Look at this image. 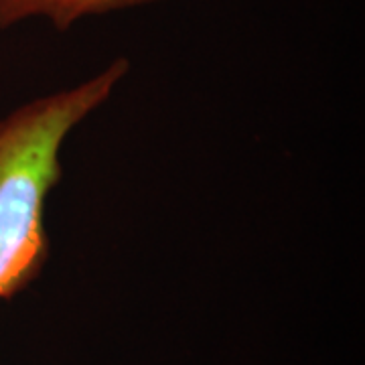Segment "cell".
I'll return each mask as SVG.
<instances>
[{
    "label": "cell",
    "mask_w": 365,
    "mask_h": 365,
    "mask_svg": "<svg viewBox=\"0 0 365 365\" xmlns=\"http://www.w3.org/2000/svg\"><path fill=\"white\" fill-rule=\"evenodd\" d=\"M157 0H0V29L26 19H47L57 31H67L81 19L134 9Z\"/></svg>",
    "instance_id": "2"
},
{
    "label": "cell",
    "mask_w": 365,
    "mask_h": 365,
    "mask_svg": "<svg viewBox=\"0 0 365 365\" xmlns=\"http://www.w3.org/2000/svg\"><path fill=\"white\" fill-rule=\"evenodd\" d=\"M128 71L130 61L118 57L78 86L45 93L0 120V300L43 272L51 254L45 211L63 175V144Z\"/></svg>",
    "instance_id": "1"
}]
</instances>
